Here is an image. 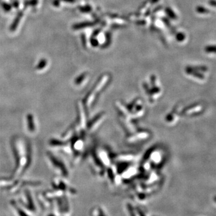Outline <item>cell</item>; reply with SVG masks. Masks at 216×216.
Instances as JSON below:
<instances>
[{
	"label": "cell",
	"instance_id": "1",
	"mask_svg": "<svg viewBox=\"0 0 216 216\" xmlns=\"http://www.w3.org/2000/svg\"><path fill=\"white\" fill-rule=\"evenodd\" d=\"M22 15H23V13H22V11H20L19 14L18 15V16L16 18V19H15V21L13 22V24L11 25V28H10L11 31H14V30L16 29V28L17 27V26L18 25V23H19V22L20 21V19L21 18V17L22 16Z\"/></svg>",
	"mask_w": 216,
	"mask_h": 216
},
{
	"label": "cell",
	"instance_id": "2",
	"mask_svg": "<svg viewBox=\"0 0 216 216\" xmlns=\"http://www.w3.org/2000/svg\"><path fill=\"white\" fill-rule=\"evenodd\" d=\"M46 65V61L45 59L42 60L40 61L39 64L37 66V68H38V69H42V68H43L45 67Z\"/></svg>",
	"mask_w": 216,
	"mask_h": 216
},
{
	"label": "cell",
	"instance_id": "3",
	"mask_svg": "<svg viewBox=\"0 0 216 216\" xmlns=\"http://www.w3.org/2000/svg\"><path fill=\"white\" fill-rule=\"evenodd\" d=\"M198 104H193L190 105V106H188V107H187V108H184V109L183 110V112H185L189 110V109H193V108H194L196 107V106H197V105H198Z\"/></svg>",
	"mask_w": 216,
	"mask_h": 216
},
{
	"label": "cell",
	"instance_id": "4",
	"mask_svg": "<svg viewBox=\"0 0 216 216\" xmlns=\"http://www.w3.org/2000/svg\"><path fill=\"white\" fill-rule=\"evenodd\" d=\"M3 7H4V9H6V10H9L10 9V8H11L10 6H9V5H7V4H6L5 6H4V5H3Z\"/></svg>",
	"mask_w": 216,
	"mask_h": 216
},
{
	"label": "cell",
	"instance_id": "5",
	"mask_svg": "<svg viewBox=\"0 0 216 216\" xmlns=\"http://www.w3.org/2000/svg\"><path fill=\"white\" fill-rule=\"evenodd\" d=\"M53 3H54V6H59V1H58V0H55V1H54Z\"/></svg>",
	"mask_w": 216,
	"mask_h": 216
},
{
	"label": "cell",
	"instance_id": "6",
	"mask_svg": "<svg viewBox=\"0 0 216 216\" xmlns=\"http://www.w3.org/2000/svg\"><path fill=\"white\" fill-rule=\"evenodd\" d=\"M63 1H67V2H74L75 0H63Z\"/></svg>",
	"mask_w": 216,
	"mask_h": 216
},
{
	"label": "cell",
	"instance_id": "7",
	"mask_svg": "<svg viewBox=\"0 0 216 216\" xmlns=\"http://www.w3.org/2000/svg\"><path fill=\"white\" fill-rule=\"evenodd\" d=\"M213 200H214V201L215 202H216V196H214V197H213Z\"/></svg>",
	"mask_w": 216,
	"mask_h": 216
}]
</instances>
